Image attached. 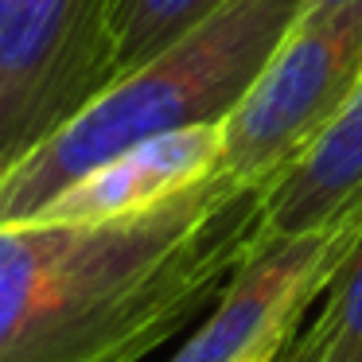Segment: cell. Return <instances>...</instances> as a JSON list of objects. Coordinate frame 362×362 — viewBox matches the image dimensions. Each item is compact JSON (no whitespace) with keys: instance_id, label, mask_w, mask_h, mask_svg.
Masks as SVG:
<instances>
[{"instance_id":"3957f363","label":"cell","mask_w":362,"mask_h":362,"mask_svg":"<svg viewBox=\"0 0 362 362\" xmlns=\"http://www.w3.org/2000/svg\"><path fill=\"white\" fill-rule=\"evenodd\" d=\"M117 0H0V172L113 86Z\"/></svg>"},{"instance_id":"ba28073f","label":"cell","mask_w":362,"mask_h":362,"mask_svg":"<svg viewBox=\"0 0 362 362\" xmlns=\"http://www.w3.org/2000/svg\"><path fill=\"white\" fill-rule=\"evenodd\" d=\"M226 0H117L113 16V82L141 71L191 28L211 20Z\"/></svg>"},{"instance_id":"6da1fadb","label":"cell","mask_w":362,"mask_h":362,"mask_svg":"<svg viewBox=\"0 0 362 362\" xmlns=\"http://www.w3.org/2000/svg\"><path fill=\"white\" fill-rule=\"evenodd\" d=\"M273 183L218 172L141 214L0 226V362H141L218 304Z\"/></svg>"},{"instance_id":"277c9868","label":"cell","mask_w":362,"mask_h":362,"mask_svg":"<svg viewBox=\"0 0 362 362\" xmlns=\"http://www.w3.org/2000/svg\"><path fill=\"white\" fill-rule=\"evenodd\" d=\"M358 86L362 0H351L331 16L296 24L276 47L238 110L222 121V172L242 183H276Z\"/></svg>"},{"instance_id":"9c48e42d","label":"cell","mask_w":362,"mask_h":362,"mask_svg":"<svg viewBox=\"0 0 362 362\" xmlns=\"http://www.w3.org/2000/svg\"><path fill=\"white\" fill-rule=\"evenodd\" d=\"M323 312L312 323L315 362H362V238L323 292Z\"/></svg>"},{"instance_id":"30bf717a","label":"cell","mask_w":362,"mask_h":362,"mask_svg":"<svg viewBox=\"0 0 362 362\" xmlns=\"http://www.w3.org/2000/svg\"><path fill=\"white\" fill-rule=\"evenodd\" d=\"M281 362H315V339H312V331H304V335L292 339V346L281 354Z\"/></svg>"},{"instance_id":"7a4b0ae2","label":"cell","mask_w":362,"mask_h":362,"mask_svg":"<svg viewBox=\"0 0 362 362\" xmlns=\"http://www.w3.org/2000/svg\"><path fill=\"white\" fill-rule=\"evenodd\" d=\"M304 0H226L180 43L117 78L55 136L0 172V226L28 222L105 160L175 133L218 125L238 110L288 32Z\"/></svg>"},{"instance_id":"7c38bea8","label":"cell","mask_w":362,"mask_h":362,"mask_svg":"<svg viewBox=\"0 0 362 362\" xmlns=\"http://www.w3.org/2000/svg\"><path fill=\"white\" fill-rule=\"evenodd\" d=\"M284 354V351H281ZM281 354H257V358H245V362H281Z\"/></svg>"},{"instance_id":"5b68a950","label":"cell","mask_w":362,"mask_h":362,"mask_svg":"<svg viewBox=\"0 0 362 362\" xmlns=\"http://www.w3.org/2000/svg\"><path fill=\"white\" fill-rule=\"evenodd\" d=\"M358 238L362 211L315 234L253 245L203 327L180 346L172 362H245L288 351L300 315L320 292H327L331 276Z\"/></svg>"},{"instance_id":"8fae6325","label":"cell","mask_w":362,"mask_h":362,"mask_svg":"<svg viewBox=\"0 0 362 362\" xmlns=\"http://www.w3.org/2000/svg\"><path fill=\"white\" fill-rule=\"evenodd\" d=\"M343 4H351V0H304V12H300V24H304V20L331 16V12H339Z\"/></svg>"},{"instance_id":"8992f818","label":"cell","mask_w":362,"mask_h":362,"mask_svg":"<svg viewBox=\"0 0 362 362\" xmlns=\"http://www.w3.org/2000/svg\"><path fill=\"white\" fill-rule=\"evenodd\" d=\"M226 152V129L218 125H195L175 129V133L152 136L121 156L105 160L90 175L55 195L35 218L43 222H105L141 214L183 191L199 187L222 168ZM32 222V218H28Z\"/></svg>"},{"instance_id":"52a82bcc","label":"cell","mask_w":362,"mask_h":362,"mask_svg":"<svg viewBox=\"0 0 362 362\" xmlns=\"http://www.w3.org/2000/svg\"><path fill=\"white\" fill-rule=\"evenodd\" d=\"M362 211V86L265 195L257 245L315 234Z\"/></svg>"}]
</instances>
